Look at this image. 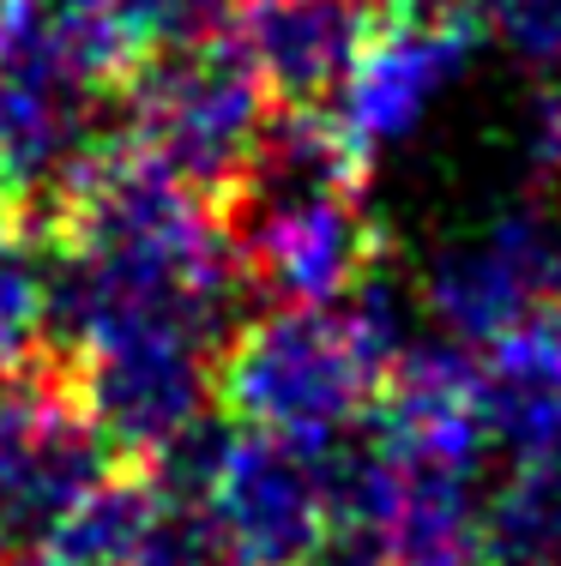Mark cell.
Here are the masks:
<instances>
[{
    "label": "cell",
    "mask_w": 561,
    "mask_h": 566,
    "mask_svg": "<svg viewBox=\"0 0 561 566\" xmlns=\"http://www.w3.org/2000/svg\"><path fill=\"white\" fill-rule=\"evenodd\" d=\"M236 260L272 302H344L381 265L368 169L320 109H272L218 199Z\"/></svg>",
    "instance_id": "6da1fadb"
},
{
    "label": "cell",
    "mask_w": 561,
    "mask_h": 566,
    "mask_svg": "<svg viewBox=\"0 0 561 566\" xmlns=\"http://www.w3.org/2000/svg\"><path fill=\"white\" fill-rule=\"evenodd\" d=\"M405 344V314L374 277L344 302H272L224 338L218 403L242 428L339 440L374 416Z\"/></svg>",
    "instance_id": "7a4b0ae2"
},
{
    "label": "cell",
    "mask_w": 561,
    "mask_h": 566,
    "mask_svg": "<svg viewBox=\"0 0 561 566\" xmlns=\"http://www.w3.org/2000/svg\"><path fill=\"white\" fill-rule=\"evenodd\" d=\"M145 470L206 506L230 566H332L339 440H297L206 416Z\"/></svg>",
    "instance_id": "3957f363"
},
{
    "label": "cell",
    "mask_w": 561,
    "mask_h": 566,
    "mask_svg": "<svg viewBox=\"0 0 561 566\" xmlns=\"http://www.w3.org/2000/svg\"><path fill=\"white\" fill-rule=\"evenodd\" d=\"M272 97L236 36L152 49L122 78V139L218 206L260 139Z\"/></svg>",
    "instance_id": "277c9868"
},
{
    "label": "cell",
    "mask_w": 561,
    "mask_h": 566,
    "mask_svg": "<svg viewBox=\"0 0 561 566\" xmlns=\"http://www.w3.org/2000/svg\"><path fill=\"white\" fill-rule=\"evenodd\" d=\"M115 476V447L55 374L0 368V548L37 560L73 506Z\"/></svg>",
    "instance_id": "5b68a950"
},
{
    "label": "cell",
    "mask_w": 561,
    "mask_h": 566,
    "mask_svg": "<svg viewBox=\"0 0 561 566\" xmlns=\"http://www.w3.org/2000/svg\"><path fill=\"white\" fill-rule=\"evenodd\" d=\"M423 319L471 349L561 302V218L543 199H513L447 235L417 272Z\"/></svg>",
    "instance_id": "8992f818"
},
{
    "label": "cell",
    "mask_w": 561,
    "mask_h": 566,
    "mask_svg": "<svg viewBox=\"0 0 561 566\" xmlns=\"http://www.w3.org/2000/svg\"><path fill=\"white\" fill-rule=\"evenodd\" d=\"M66 361L79 410L133 464H152L218 410V344L199 332H133Z\"/></svg>",
    "instance_id": "52a82bcc"
},
{
    "label": "cell",
    "mask_w": 561,
    "mask_h": 566,
    "mask_svg": "<svg viewBox=\"0 0 561 566\" xmlns=\"http://www.w3.org/2000/svg\"><path fill=\"white\" fill-rule=\"evenodd\" d=\"M477 49V24L465 19H423V12H386L368 49L351 61L339 91L326 97L332 133L363 169H374L386 151H405L435 109L453 97Z\"/></svg>",
    "instance_id": "ba28073f"
},
{
    "label": "cell",
    "mask_w": 561,
    "mask_h": 566,
    "mask_svg": "<svg viewBox=\"0 0 561 566\" xmlns=\"http://www.w3.org/2000/svg\"><path fill=\"white\" fill-rule=\"evenodd\" d=\"M381 19L386 0H236L230 36L260 73L272 109H326Z\"/></svg>",
    "instance_id": "9c48e42d"
},
{
    "label": "cell",
    "mask_w": 561,
    "mask_h": 566,
    "mask_svg": "<svg viewBox=\"0 0 561 566\" xmlns=\"http://www.w3.org/2000/svg\"><path fill=\"white\" fill-rule=\"evenodd\" d=\"M484 560L561 566V447L519 452L496 489H484Z\"/></svg>",
    "instance_id": "30bf717a"
},
{
    "label": "cell",
    "mask_w": 561,
    "mask_h": 566,
    "mask_svg": "<svg viewBox=\"0 0 561 566\" xmlns=\"http://www.w3.org/2000/svg\"><path fill=\"white\" fill-rule=\"evenodd\" d=\"M49 283H55V223L12 206L0 211V368H19L49 344Z\"/></svg>",
    "instance_id": "8fae6325"
},
{
    "label": "cell",
    "mask_w": 561,
    "mask_h": 566,
    "mask_svg": "<svg viewBox=\"0 0 561 566\" xmlns=\"http://www.w3.org/2000/svg\"><path fill=\"white\" fill-rule=\"evenodd\" d=\"M538 164H543V181L561 187V66L550 73L538 103Z\"/></svg>",
    "instance_id": "7c38bea8"
},
{
    "label": "cell",
    "mask_w": 561,
    "mask_h": 566,
    "mask_svg": "<svg viewBox=\"0 0 561 566\" xmlns=\"http://www.w3.org/2000/svg\"><path fill=\"white\" fill-rule=\"evenodd\" d=\"M0 566H37V560H24V555H12V548H0Z\"/></svg>",
    "instance_id": "4fadbf2b"
},
{
    "label": "cell",
    "mask_w": 561,
    "mask_h": 566,
    "mask_svg": "<svg viewBox=\"0 0 561 566\" xmlns=\"http://www.w3.org/2000/svg\"><path fill=\"white\" fill-rule=\"evenodd\" d=\"M477 566H496V560H477Z\"/></svg>",
    "instance_id": "5bb4252c"
}]
</instances>
